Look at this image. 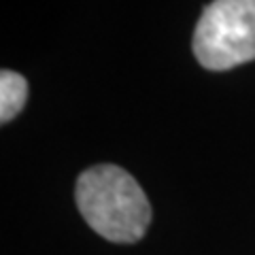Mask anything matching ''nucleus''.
Instances as JSON below:
<instances>
[{
  "instance_id": "f03ea898",
  "label": "nucleus",
  "mask_w": 255,
  "mask_h": 255,
  "mask_svg": "<svg viewBox=\"0 0 255 255\" xmlns=\"http://www.w3.org/2000/svg\"><path fill=\"white\" fill-rule=\"evenodd\" d=\"M194 55L206 70L255 60V0H213L194 30Z\"/></svg>"
},
{
  "instance_id": "7ed1b4c3",
  "label": "nucleus",
  "mask_w": 255,
  "mask_h": 255,
  "mask_svg": "<svg viewBox=\"0 0 255 255\" xmlns=\"http://www.w3.org/2000/svg\"><path fill=\"white\" fill-rule=\"evenodd\" d=\"M28 100V83L19 73H0V122L9 124Z\"/></svg>"
},
{
  "instance_id": "f257e3e1",
  "label": "nucleus",
  "mask_w": 255,
  "mask_h": 255,
  "mask_svg": "<svg viewBox=\"0 0 255 255\" xmlns=\"http://www.w3.org/2000/svg\"><path fill=\"white\" fill-rule=\"evenodd\" d=\"M75 198L87 226L111 243H138L151 223L145 191L130 172L115 164L83 170L77 179Z\"/></svg>"
}]
</instances>
